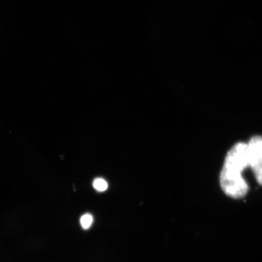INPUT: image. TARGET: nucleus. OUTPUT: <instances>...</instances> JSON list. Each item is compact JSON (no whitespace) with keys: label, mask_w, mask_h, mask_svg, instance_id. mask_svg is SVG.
Instances as JSON below:
<instances>
[{"label":"nucleus","mask_w":262,"mask_h":262,"mask_svg":"<svg viewBox=\"0 0 262 262\" xmlns=\"http://www.w3.org/2000/svg\"><path fill=\"white\" fill-rule=\"evenodd\" d=\"M221 188L226 194L234 199H241L247 194L249 187L242 173L224 168L220 175Z\"/></svg>","instance_id":"obj_1"},{"label":"nucleus","mask_w":262,"mask_h":262,"mask_svg":"<svg viewBox=\"0 0 262 262\" xmlns=\"http://www.w3.org/2000/svg\"><path fill=\"white\" fill-rule=\"evenodd\" d=\"M250 159V167L262 160V137L255 136L247 143Z\"/></svg>","instance_id":"obj_3"},{"label":"nucleus","mask_w":262,"mask_h":262,"mask_svg":"<svg viewBox=\"0 0 262 262\" xmlns=\"http://www.w3.org/2000/svg\"><path fill=\"white\" fill-rule=\"evenodd\" d=\"M94 221L93 216L91 214H85L81 216L80 219V224L81 227L84 229L90 228Z\"/></svg>","instance_id":"obj_5"},{"label":"nucleus","mask_w":262,"mask_h":262,"mask_svg":"<svg viewBox=\"0 0 262 262\" xmlns=\"http://www.w3.org/2000/svg\"><path fill=\"white\" fill-rule=\"evenodd\" d=\"M248 167H250V159L247 143L235 144L225 157L224 168L242 173Z\"/></svg>","instance_id":"obj_2"},{"label":"nucleus","mask_w":262,"mask_h":262,"mask_svg":"<svg viewBox=\"0 0 262 262\" xmlns=\"http://www.w3.org/2000/svg\"><path fill=\"white\" fill-rule=\"evenodd\" d=\"M94 188L99 192H103L107 189V183L103 179L98 178L93 182Z\"/></svg>","instance_id":"obj_6"},{"label":"nucleus","mask_w":262,"mask_h":262,"mask_svg":"<svg viewBox=\"0 0 262 262\" xmlns=\"http://www.w3.org/2000/svg\"><path fill=\"white\" fill-rule=\"evenodd\" d=\"M251 168L253 169L257 182L262 185V160L253 164Z\"/></svg>","instance_id":"obj_4"}]
</instances>
